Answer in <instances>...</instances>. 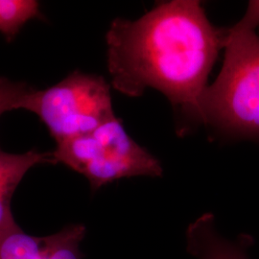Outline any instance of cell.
Masks as SVG:
<instances>
[{"label":"cell","instance_id":"3","mask_svg":"<svg viewBox=\"0 0 259 259\" xmlns=\"http://www.w3.org/2000/svg\"><path fill=\"white\" fill-rule=\"evenodd\" d=\"M52 154L56 164L85 177L93 190L123 178L163 173L160 162L130 137L116 117L92 133L57 144Z\"/></svg>","mask_w":259,"mask_h":259},{"label":"cell","instance_id":"9","mask_svg":"<svg viewBox=\"0 0 259 259\" xmlns=\"http://www.w3.org/2000/svg\"><path fill=\"white\" fill-rule=\"evenodd\" d=\"M31 91L26 83L0 77V115L6 111L19 110L20 103Z\"/></svg>","mask_w":259,"mask_h":259},{"label":"cell","instance_id":"10","mask_svg":"<svg viewBox=\"0 0 259 259\" xmlns=\"http://www.w3.org/2000/svg\"><path fill=\"white\" fill-rule=\"evenodd\" d=\"M259 26V0H251L248 4V8L239 22L233 27L241 30L254 31Z\"/></svg>","mask_w":259,"mask_h":259},{"label":"cell","instance_id":"5","mask_svg":"<svg viewBox=\"0 0 259 259\" xmlns=\"http://www.w3.org/2000/svg\"><path fill=\"white\" fill-rule=\"evenodd\" d=\"M185 238L186 250L196 259H249L237 245L218 233L211 213L191 223Z\"/></svg>","mask_w":259,"mask_h":259},{"label":"cell","instance_id":"11","mask_svg":"<svg viewBox=\"0 0 259 259\" xmlns=\"http://www.w3.org/2000/svg\"><path fill=\"white\" fill-rule=\"evenodd\" d=\"M18 225L11 210V200L0 196V232Z\"/></svg>","mask_w":259,"mask_h":259},{"label":"cell","instance_id":"1","mask_svg":"<svg viewBox=\"0 0 259 259\" xmlns=\"http://www.w3.org/2000/svg\"><path fill=\"white\" fill-rule=\"evenodd\" d=\"M227 33L195 0L160 2L137 20L115 19L106 35L111 84L130 97L157 90L200 120L199 99Z\"/></svg>","mask_w":259,"mask_h":259},{"label":"cell","instance_id":"7","mask_svg":"<svg viewBox=\"0 0 259 259\" xmlns=\"http://www.w3.org/2000/svg\"><path fill=\"white\" fill-rule=\"evenodd\" d=\"M85 231L82 224H73L45 236V259H83L80 245Z\"/></svg>","mask_w":259,"mask_h":259},{"label":"cell","instance_id":"2","mask_svg":"<svg viewBox=\"0 0 259 259\" xmlns=\"http://www.w3.org/2000/svg\"><path fill=\"white\" fill-rule=\"evenodd\" d=\"M225 60L217 79L199 99V118L227 134L259 138V36L228 29Z\"/></svg>","mask_w":259,"mask_h":259},{"label":"cell","instance_id":"8","mask_svg":"<svg viewBox=\"0 0 259 259\" xmlns=\"http://www.w3.org/2000/svg\"><path fill=\"white\" fill-rule=\"evenodd\" d=\"M38 16L36 0H0V32L11 41L27 21Z\"/></svg>","mask_w":259,"mask_h":259},{"label":"cell","instance_id":"4","mask_svg":"<svg viewBox=\"0 0 259 259\" xmlns=\"http://www.w3.org/2000/svg\"><path fill=\"white\" fill-rule=\"evenodd\" d=\"M46 125L57 144L92 133L115 118L111 89L102 76L74 71L42 91H32L19 105Z\"/></svg>","mask_w":259,"mask_h":259},{"label":"cell","instance_id":"6","mask_svg":"<svg viewBox=\"0 0 259 259\" xmlns=\"http://www.w3.org/2000/svg\"><path fill=\"white\" fill-rule=\"evenodd\" d=\"M42 163L56 164L53 154L34 150L24 154H10L0 149V196L11 200L28 171Z\"/></svg>","mask_w":259,"mask_h":259}]
</instances>
